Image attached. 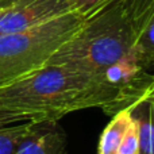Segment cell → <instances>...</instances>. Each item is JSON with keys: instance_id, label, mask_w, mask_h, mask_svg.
Returning a JSON list of instances; mask_svg holds the SVG:
<instances>
[{"instance_id": "6da1fadb", "label": "cell", "mask_w": 154, "mask_h": 154, "mask_svg": "<svg viewBox=\"0 0 154 154\" xmlns=\"http://www.w3.org/2000/svg\"><path fill=\"white\" fill-rule=\"evenodd\" d=\"M87 108L112 116L119 111V91L95 76L58 65H45L0 87V127L58 122Z\"/></svg>"}, {"instance_id": "7a4b0ae2", "label": "cell", "mask_w": 154, "mask_h": 154, "mask_svg": "<svg viewBox=\"0 0 154 154\" xmlns=\"http://www.w3.org/2000/svg\"><path fill=\"white\" fill-rule=\"evenodd\" d=\"M150 3L152 0L107 2L85 19L48 65L72 68L101 80L107 69L135 57L134 45Z\"/></svg>"}, {"instance_id": "3957f363", "label": "cell", "mask_w": 154, "mask_h": 154, "mask_svg": "<svg viewBox=\"0 0 154 154\" xmlns=\"http://www.w3.org/2000/svg\"><path fill=\"white\" fill-rule=\"evenodd\" d=\"M87 18L77 11L22 31L0 34V87L48 65Z\"/></svg>"}, {"instance_id": "277c9868", "label": "cell", "mask_w": 154, "mask_h": 154, "mask_svg": "<svg viewBox=\"0 0 154 154\" xmlns=\"http://www.w3.org/2000/svg\"><path fill=\"white\" fill-rule=\"evenodd\" d=\"M77 11L76 0H14L0 20V34L22 31Z\"/></svg>"}, {"instance_id": "5b68a950", "label": "cell", "mask_w": 154, "mask_h": 154, "mask_svg": "<svg viewBox=\"0 0 154 154\" xmlns=\"http://www.w3.org/2000/svg\"><path fill=\"white\" fill-rule=\"evenodd\" d=\"M14 154H66V134L60 122L30 123Z\"/></svg>"}, {"instance_id": "8992f818", "label": "cell", "mask_w": 154, "mask_h": 154, "mask_svg": "<svg viewBox=\"0 0 154 154\" xmlns=\"http://www.w3.org/2000/svg\"><path fill=\"white\" fill-rule=\"evenodd\" d=\"M139 128V154H154V87L133 108Z\"/></svg>"}, {"instance_id": "52a82bcc", "label": "cell", "mask_w": 154, "mask_h": 154, "mask_svg": "<svg viewBox=\"0 0 154 154\" xmlns=\"http://www.w3.org/2000/svg\"><path fill=\"white\" fill-rule=\"evenodd\" d=\"M133 122V112L130 108L120 109L112 115L111 122L103 130L99 139L97 154H116Z\"/></svg>"}, {"instance_id": "ba28073f", "label": "cell", "mask_w": 154, "mask_h": 154, "mask_svg": "<svg viewBox=\"0 0 154 154\" xmlns=\"http://www.w3.org/2000/svg\"><path fill=\"white\" fill-rule=\"evenodd\" d=\"M137 58L146 70L154 69V0H152L134 45Z\"/></svg>"}, {"instance_id": "9c48e42d", "label": "cell", "mask_w": 154, "mask_h": 154, "mask_svg": "<svg viewBox=\"0 0 154 154\" xmlns=\"http://www.w3.org/2000/svg\"><path fill=\"white\" fill-rule=\"evenodd\" d=\"M30 123H18L12 126L0 127V154H14L26 135Z\"/></svg>"}, {"instance_id": "30bf717a", "label": "cell", "mask_w": 154, "mask_h": 154, "mask_svg": "<svg viewBox=\"0 0 154 154\" xmlns=\"http://www.w3.org/2000/svg\"><path fill=\"white\" fill-rule=\"evenodd\" d=\"M116 154H139V128L134 116Z\"/></svg>"}, {"instance_id": "8fae6325", "label": "cell", "mask_w": 154, "mask_h": 154, "mask_svg": "<svg viewBox=\"0 0 154 154\" xmlns=\"http://www.w3.org/2000/svg\"><path fill=\"white\" fill-rule=\"evenodd\" d=\"M76 2L79 4L80 12L84 14L85 16H89L95 11H97L100 7H103L109 0H76Z\"/></svg>"}, {"instance_id": "7c38bea8", "label": "cell", "mask_w": 154, "mask_h": 154, "mask_svg": "<svg viewBox=\"0 0 154 154\" xmlns=\"http://www.w3.org/2000/svg\"><path fill=\"white\" fill-rule=\"evenodd\" d=\"M12 3H14V0H0V20H2V18L8 11V8L11 7Z\"/></svg>"}]
</instances>
